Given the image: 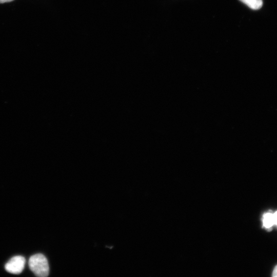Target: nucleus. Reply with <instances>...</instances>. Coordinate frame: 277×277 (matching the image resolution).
Masks as SVG:
<instances>
[{
	"instance_id": "1",
	"label": "nucleus",
	"mask_w": 277,
	"mask_h": 277,
	"mask_svg": "<svg viewBox=\"0 0 277 277\" xmlns=\"http://www.w3.org/2000/svg\"><path fill=\"white\" fill-rule=\"evenodd\" d=\"M29 266L31 270L37 276L45 277L49 274L48 262L42 254L38 253L31 256L29 260Z\"/></svg>"
},
{
	"instance_id": "2",
	"label": "nucleus",
	"mask_w": 277,
	"mask_h": 277,
	"mask_svg": "<svg viewBox=\"0 0 277 277\" xmlns=\"http://www.w3.org/2000/svg\"><path fill=\"white\" fill-rule=\"evenodd\" d=\"M25 264V259L20 255L12 258L5 265L6 271L12 274H19L23 270Z\"/></svg>"
},
{
	"instance_id": "3",
	"label": "nucleus",
	"mask_w": 277,
	"mask_h": 277,
	"mask_svg": "<svg viewBox=\"0 0 277 277\" xmlns=\"http://www.w3.org/2000/svg\"><path fill=\"white\" fill-rule=\"evenodd\" d=\"M263 226L268 229H270L274 225L273 214L270 212H267L263 215L262 219Z\"/></svg>"
},
{
	"instance_id": "4",
	"label": "nucleus",
	"mask_w": 277,
	"mask_h": 277,
	"mask_svg": "<svg viewBox=\"0 0 277 277\" xmlns=\"http://www.w3.org/2000/svg\"><path fill=\"white\" fill-rule=\"evenodd\" d=\"M253 10H258L261 8L263 5L262 0H240Z\"/></svg>"
},
{
	"instance_id": "5",
	"label": "nucleus",
	"mask_w": 277,
	"mask_h": 277,
	"mask_svg": "<svg viewBox=\"0 0 277 277\" xmlns=\"http://www.w3.org/2000/svg\"><path fill=\"white\" fill-rule=\"evenodd\" d=\"M274 225L277 226V211L273 213Z\"/></svg>"
},
{
	"instance_id": "6",
	"label": "nucleus",
	"mask_w": 277,
	"mask_h": 277,
	"mask_svg": "<svg viewBox=\"0 0 277 277\" xmlns=\"http://www.w3.org/2000/svg\"><path fill=\"white\" fill-rule=\"evenodd\" d=\"M272 276L274 277H277V265L274 267L273 272Z\"/></svg>"
},
{
	"instance_id": "7",
	"label": "nucleus",
	"mask_w": 277,
	"mask_h": 277,
	"mask_svg": "<svg viewBox=\"0 0 277 277\" xmlns=\"http://www.w3.org/2000/svg\"><path fill=\"white\" fill-rule=\"evenodd\" d=\"M14 0H0V4L7 3V2H10L11 1H13Z\"/></svg>"
}]
</instances>
